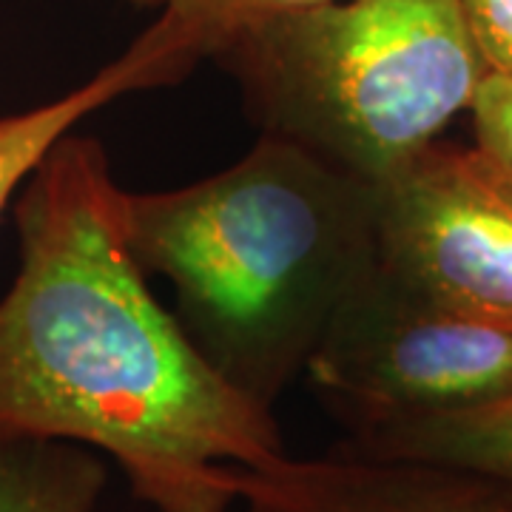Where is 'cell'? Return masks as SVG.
<instances>
[{"label":"cell","mask_w":512,"mask_h":512,"mask_svg":"<svg viewBox=\"0 0 512 512\" xmlns=\"http://www.w3.org/2000/svg\"><path fill=\"white\" fill-rule=\"evenodd\" d=\"M473 146L481 148L512 180V77L487 74L470 106Z\"/></svg>","instance_id":"cell-11"},{"label":"cell","mask_w":512,"mask_h":512,"mask_svg":"<svg viewBox=\"0 0 512 512\" xmlns=\"http://www.w3.org/2000/svg\"><path fill=\"white\" fill-rule=\"evenodd\" d=\"M0 296V436L109 456L157 512H231L239 470L288 453L271 407L225 382L148 288L100 140L69 131L15 197Z\"/></svg>","instance_id":"cell-1"},{"label":"cell","mask_w":512,"mask_h":512,"mask_svg":"<svg viewBox=\"0 0 512 512\" xmlns=\"http://www.w3.org/2000/svg\"><path fill=\"white\" fill-rule=\"evenodd\" d=\"M245 512H512V481L453 464L367 456L339 441L239 470Z\"/></svg>","instance_id":"cell-6"},{"label":"cell","mask_w":512,"mask_h":512,"mask_svg":"<svg viewBox=\"0 0 512 512\" xmlns=\"http://www.w3.org/2000/svg\"><path fill=\"white\" fill-rule=\"evenodd\" d=\"M123 234L205 362L271 410L382 265L373 188L268 134L197 183L123 188Z\"/></svg>","instance_id":"cell-2"},{"label":"cell","mask_w":512,"mask_h":512,"mask_svg":"<svg viewBox=\"0 0 512 512\" xmlns=\"http://www.w3.org/2000/svg\"><path fill=\"white\" fill-rule=\"evenodd\" d=\"M262 134L370 188L467 114L487 66L461 0H328L217 57Z\"/></svg>","instance_id":"cell-3"},{"label":"cell","mask_w":512,"mask_h":512,"mask_svg":"<svg viewBox=\"0 0 512 512\" xmlns=\"http://www.w3.org/2000/svg\"><path fill=\"white\" fill-rule=\"evenodd\" d=\"M305 379L356 439L512 396V328L439 305L384 271L330 325Z\"/></svg>","instance_id":"cell-4"},{"label":"cell","mask_w":512,"mask_h":512,"mask_svg":"<svg viewBox=\"0 0 512 512\" xmlns=\"http://www.w3.org/2000/svg\"><path fill=\"white\" fill-rule=\"evenodd\" d=\"M373 197L387 274L439 305L512 328V180L481 148L439 140Z\"/></svg>","instance_id":"cell-5"},{"label":"cell","mask_w":512,"mask_h":512,"mask_svg":"<svg viewBox=\"0 0 512 512\" xmlns=\"http://www.w3.org/2000/svg\"><path fill=\"white\" fill-rule=\"evenodd\" d=\"M109 467L72 441L0 436V512H94Z\"/></svg>","instance_id":"cell-9"},{"label":"cell","mask_w":512,"mask_h":512,"mask_svg":"<svg viewBox=\"0 0 512 512\" xmlns=\"http://www.w3.org/2000/svg\"><path fill=\"white\" fill-rule=\"evenodd\" d=\"M134 9H157L151 23L160 35L197 66L217 60L239 37L271 20L311 9L328 0H123Z\"/></svg>","instance_id":"cell-10"},{"label":"cell","mask_w":512,"mask_h":512,"mask_svg":"<svg viewBox=\"0 0 512 512\" xmlns=\"http://www.w3.org/2000/svg\"><path fill=\"white\" fill-rule=\"evenodd\" d=\"M487 72L512 77V0H461Z\"/></svg>","instance_id":"cell-12"},{"label":"cell","mask_w":512,"mask_h":512,"mask_svg":"<svg viewBox=\"0 0 512 512\" xmlns=\"http://www.w3.org/2000/svg\"><path fill=\"white\" fill-rule=\"evenodd\" d=\"M342 441L367 456L436 461L512 481V396L476 410L402 421Z\"/></svg>","instance_id":"cell-8"},{"label":"cell","mask_w":512,"mask_h":512,"mask_svg":"<svg viewBox=\"0 0 512 512\" xmlns=\"http://www.w3.org/2000/svg\"><path fill=\"white\" fill-rule=\"evenodd\" d=\"M191 74V66L168 46L151 26L109 66L94 72L86 83L60 94L35 109L0 117V220L32 177L40 160L57 146L60 137L80 126L94 111L146 89L171 86Z\"/></svg>","instance_id":"cell-7"}]
</instances>
